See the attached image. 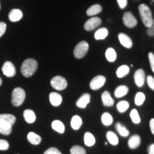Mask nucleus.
Instances as JSON below:
<instances>
[{
	"label": "nucleus",
	"mask_w": 154,
	"mask_h": 154,
	"mask_svg": "<svg viewBox=\"0 0 154 154\" xmlns=\"http://www.w3.org/2000/svg\"><path fill=\"white\" fill-rule=\"evenodd\" d=\"M38 68V63L35 59L29 58L24 61L21 66V73L26 78L32 76Z\"/></svg>",
	"instance_id": "obj_1"
},
{
	"label": "nucleus",
	"mask_w": 154,
	"mask_h": 154,
	"mask_svg": "<svg viewBox=\"0 0 154 154\" xmlns=\"http://www.w3.org/2000/svg\"><path fill=\"white\" fill-rule=\"evenodd\" d=\"M138 11H139L140 19H141L144 26L147 28L150 27L153 21L151 9L149 8V6L145 4H140L138 6Z\"/></svg>",
	"instance_id": "obj_2"
},
{
	"label": "nucleus",
	"mask_w": 154,
	"mask_h": 154,
	"mask_svg": "<svg viewBox=\"0 0 154 154\" xmlns=\"http://www.w3.org/2000/svg\"><path fill=\"white\" fill-rule=\"evenodd\" d=\"M25 97H26V93L23 88L20 87L15 88L11 94V103L14 106H19L24 103Z\"/></svg>",
	"instance_id": "obj_3"
},
{
	"label": "nucleus",
	"mask_w": 154,
	"mask_h": 154,
	"mask_svg": "<svg viewBox=\"0 0 154 154\" xmlns=\"http://www.w3.org/2000/svg\"><path fill=\"white\" fill-rule=\"evenodd\" d=\"M88 44L86 41L80 42L77 44L74 49V55L76 59H80L85 57L88 51Z\"/></svg>",
	"instance_id": "obj_4"
},
{
	"label": "nucleus",
	"mask_w": 154,
	"mask_h": 154,
	"mask_svg": "<svg viewBox=\"0 0 154 154\" xmlns=\"http://www.w3.org/2000/svg\"><path fill=\"white\" fill-rule=\"evenodd\" d=\"M51 85L57 91H62L67 87V81L61 76H56L51 80Z\"/></svg>",
	"instance_id": "obj_5"
},
{
	"label": "nucleus",
	"mask_w": 154,
	"mask_h": 154,
	"mask_svg": "<svg viewBox=\"0 0 154 154\" xmlns=\"http://www.w3.org/2000/svg\"><path fill=\"white\" fill-rule=\"evenodd\" d=\"M106 81V79L104 76H102V75L96 76L92 79L91 82H90V88L94 91L99 90V88H101L102 86L104 85Z\"/></svg>",
	"instance_id": "obj_6"
},
{
	"label": "nucleus",
	"mask_w": 154,
	"mask_h": 154,
	"mask_svg": "<svg viewBox=\"0 0 154 154\" xmlns=\"http://www.w3.org/2000/svg\"><path fill=\"white\" fill-rule=\"evenodd\" d=\"M123 22L128 28H134L138 24L137 19L130 11H126L124 13L123 16Z\"/></svg>",
	"instance_id": "obj_7"
},
{
	"label": "nucleus",
	"mask_w": 154,
	"mask_h": 154,
	"mask_svg": "<svg viewBox=\"0 0 154 154\" xmlns=\"http://www.w3.org/2000/svg\"><path fill=\"white\" fill-rule=\"evenodd\" d=\"M101 24V19L99 17H94L86 21L84 24V29L86 31H92L99 27Z\"/></svg>",
	"instance_id": "obj_8"
},
{
	"label": "nucleus",
	"mask_w": 154,
	"mask_h": 154,
	"mask_svg": "<svg viewBox=\"0 0 154 154\" xmlns=\"http://www.w3.org/2000/svg\"><path fill=\"white\" fill-rule=\"evenodd\" d=\"M2 70L4 75L7 77H9V78L14 76L16 74V69H15L14 65L11 61L5 62Z\"/></svg>",
	"instance_id": "obj_9"
},
{
	"label": "nucleus",
	"mask_w": 154,
	"mask_h": 154,
	"mask_svg": "<svg viewBox=\"0 0 154 154\" xmlns=\"http://www.w3.org/2000/svg\"><path fill=\"white\" fill-rule=\"evenodd\" d=\"M146 79V74L142 69L136 71L134 74V82L138 87H142L144 85Z\"/></svg>",
	"instance_id": "obj_10"
},
{
	"label": "nucleus",
	"mask_w": 154,
	"mask_h": 154,
	"mask_svg": "<svg viewBox=\"0 0 154 154\" xmlns=\"http://www.w3.org/2000/svg\"><path fill=\"white\" fill-rule=\"evenodd\" d=\"M119 40L121 44L127 49H131L133 47V42L128 35L124 33L119 34Z\"/></svg>",
	"instance_id": "obj_11"
},
{
	"label": "nucleus",
	"mask_w": 154,
	"mask_h": 154,
	"mask_svg": "<svg viewBox=\"0 0 154 154\" xmlns=\"http://www.w3.org/2000/svg\"><path fill=\"white\" fill-rule=\"evenodd\" d=\"M91 101V96L89 94H84L76 101V106L80 109H85Z\"/></svg>",
	"instance_id": "obj_12"
},
{
	"label": "nucleus",
	"mask_w": 154,
	"mask_h": 154,
	"mask_svg": "<svg viewBox=\"0 0 154 154\" xmlns=\"http://www.w3.org/2000/svg\"><path fill=\"white\" fill-rule=\"evenodd\" d=\"M101 100L103 105L106 107L113 106L114 104V100L111 97V94L108 91H105L101 95Z\"/></svg>",
	"instance_id": "obj_13"
},
{
	"label": "nucleus",
	"mask_w": 154,
	"mask_h": 154,
	"mask_svg": "<svg viewBox=\"0 0 154 154\" xmlns=\"http://www.w3.org/2000/svg\"><path fill=\"white\" fill-rule=\"evenodd\" d=\"M49 101L51 104L54 106H59L62 102V96L57 92H51L49 94Z\"/></svg>",
	"instance_id": "obj_14"
},
{
	"label": "nucleus",
	"mask_w": 154,
	"mask_h": 154,
	"mask_svg": "<svg viewBox=\"0 0 154 154\" xmlns=\"http://www.w3.org/2000/svg\"><path fill=\"white\" fill-rule=\"evenodd\" d=\"M23 17V13L20 9H14L11 10L9 14V19L12 22H17L20 21Z\"/></svg>",
	"instance_id": "obj_15"
},
{
	"label": "nucleus",
	"mask_w": 154,
	"mask_h": 154,
	"mask_svg": "<svg viewBox=\"0 0 154 154\" xmlns=\"http://www.w3.org/2000/svg\"><path fill=\"white\" fill-rule=\"evenodd\" d=\"M140 142H141L140 136L138 134H135L133 135L131 137L129 138L128 142V146L131 149H136L140 145Z\"/></svg>",
	"instance_id": "obj_16"
},
{
	"label": "nucleus",
	"mask_w": 154,
	"mask_h": 154,
	"mask_svg": "<svg viewBox=\"0 0 154 154\" xmlns=\"http://www.w3.org/2000/svg\"><path fill=\"white\" fill-rule=\"evenodd\" d=\"M12 131V126L4 120L0 119V134L9 136Z\"/></svg>",
	"instance_id": "obj_17"
},
{
	"label": "nucleus",
	"mask_w": 154,
	"mask_h": 154,
	"mask_svg": "<svg viewBox=\"0 0 154 154\" xmlns=\"http://www.w3.org/2000/svg\"><path fill=\"white\" fill-rule=\"evenodd\" d=\"M23 115H24V120L28 124H33V123H34V121H36V117L35 113H34V111L31 110V109H26L24 111Z\"/></svg>",
	"instance_id": "obj_18"
},
{
	"label": "nucleus",
	"mask_w": 154,
	"mask_h": 154,
	"mask_svg": "<svg viewBox=\"0 0 154 154\" xmlns=\"http://www.w3.org/2000/svg\"><path fill=\"white\" fill-rule=\"evenodd\" d=\"M27 140L32 145H38L42 142L41 136L34 132L29 133L27 135Z\"/></svg>",
	"instance_id": "obj_19"
},
{
	"label": "nucleus",
	"mask_w": 154,
	"mask_h": 154,
	"mask_svg": "<svg viewBox=\"0 0 154 154\" xmlns=\"http://www.w3.org/2000/svg\"><path fill=\"white\" fill-rule=\"evenodd\" d=\"M83 121L79 116L75 115L72 118L71 120V126L74 130H79L82 126Z\"/></svg>",
	"instance_id": "obj_20"
},
{
	"label": "nucleus",
	"mask_w": 154,
	"mask_h": 154,
	"mask_svg": "<svg viewBox=\"0 0 154 154\" xmlns=\"http://www.w3.org/2000/svg\"><path fill=\"white\" fill-rule=\"evenodd\" d=\"M101 11H102V7L101 5H94L87 9V11H86V14L89 17L95 16V15L100 14Z\"/></svg>",
	"instance_id": "obj_21"
},
{
	"label": "nucleus",
	"mask_w": 154,
	"mask_h": 154,
	"mask_svg": "<svg viewBox=\"0 0 154 154\" xmlns=\"http://www.w3.org/2000/svg\"><path fill=\"white\" fill-rule=\"evenodd\" d=\"M51 128H53L55 131L59 134H62L65 131V126L64 124L59 120H54L51 123Z\"/></svg>",
	"instance_id": "obj_22"
},
{
	"label": "nucleus",
	"mask_w": 154,
	"mask_h": 154,
	"mask_svg": "<svg viewBox=\"0 0 154 154\" xmlns=\"http://www.w3.org/2000/svg\"><path fill=\"white\" fill-rule=\"evenodd\" d=\"M109 35V30L106 28L103 27L98 29L94 34V38L96 40H103Z\"/></svg>",
	"instance_id": "obj_23"
},
{
	"label": "nucleus",
	"mask_w": 154,
	"mask_h": 154,
	"mask_svg": "<svg viewBox=\"0 0 154 154\" xmlns=\"http://www.w3.org/2000/svg\"><path fill=\"white\" fill-rule=\"evenodd\" d=\"M128 92V88L125 85L119 86L115 89L114 95L116 98H121L123 96H126Z\"/></svg>",
	"instance_id": "obj_24"
},
{
	"label": "nucleus",
	"mask_w": 154,
	"mask_h": 154,
	"mask_svg": "<svg viewBox=\"0 0 154 154\" xmlns=\"http://www.w3.org/2000/svg\"><path fill=\"white\" fill-rule=\"evenodd\" d=\"M84 143L86 146H88V147H91L93 146L96 143V139L95 137L94 136V135L90 132H86L85 134H84Z\"/></svg>",
	"instance_id": "obj_25"
},
{
	"label": "nucleus",
	"mask_w": 154,
	"mask_h": 154,
	"mask_svg": "<svg viewBox=\"0 0 154 154\" xmlns=\"http://www.w3.org/2000/svg\"><path fill=\"white\" fill-rule=\"evenodd\" d=\"M130 72V68L126 65L119 66L116 70V76L118 78H124Z\"/></svg>",
	"instance_id": "obj_26"
},
{
	"label": "nucleus",
	"mask_w": 154,
	"mask_h": 154,
	"mask_svg": "<svg viewBox=\"0 0 154 154\" xmlns=\"http://www.w3.org/2000/svg\"><path fill=\"white\" fill-rule=\"evenodd\" d=\"M106 138L109 143H110L111 145L116 146L119 144V138L117 135L114 132L109 131L106 134Z\"/></svg>",
	"instance_id": "obj_27"
},
{
	"label": "nucleus",
	"mask_w": 154,
	"mask_h": 154,
	"mask_svg": "<svg viewBox=\"0 0 154 154\" xmlns=\"http://www.w3.org/2000/svg\"><path fill=\"white\" fill-rule=\"evenodd\" d=\"M0 119L7 122L11 126L16 122V117L14 115L9 114V113H2V114H0Z\"/></svg>",
	"instance_id": "obj_28"
},
{
	"label": "nucleus",
	"mask_w": 154,
	"mask_h": 154,
	"mask_svg": "<svg viewBox=\"0 0 154 154\" xmlns=\"http://www.w3.org/2000/svg\"><path fill=\"white\" fill-rule=\"evenodd\" d=\"M115 127L117 132L119 133L120 136H123V137H127V136L129 135V131H128V130L124 126V125L121 124V123H117V124H116Z\"/></svg>",
	"instance_id": "obj_29"
},
{
	"label": "nucleus",
	"mask_w": 154,
	"mask_h": 154,
	"mask_svg": "<svg viewBox=\"0 0 154 154\" xmlns=\"http://www.w3.org/2000/svg\"><path fill=\"white\" fill-rule=\"evenodd\" d=\"M106 58L109 62H113L116 60L117 58V54L116 52V51L113 48H109L106 51Z\"/></svg>",
	"instance_id": "obj_30"
},
{
	"label": "nucleus",
	"mask_w": 154,
	"mask_h": 154,
	"mask_svg": "<svg viewBox=\"0 0 154 154\" xmlns=\"http://www.w3.org/2000/svg\"><path fill=\"white\" fill-rule=\"evenodd\" d=\"M113 117L110 113L108 112L103 113L101 116V122L104 126H110L113 124Z\"/></svg>",
	"instance_id": "obj_31"
},
{
	"label": "nucleus",
	"mask_w": 154,
	"mask_h": 154,
	"mask_svg": "<svg viewBox=\"0 0 154 154\" xmlns=\"http://www.w3.org/2000/svg\"><path fill=\"white\" fill-rule=\"evenodd\" d=\"M117 110H118L120 113H124L125 111L128 110L129 108V103L126 101H119L117 103Z\"/></svg>",
	"instance_id": "obj_32"
},
{
	"label": "nucleus",
	"mask_w": 154,
	"mask_h": 154,
	"mask_svg": "<svg viewBox=\"0 0 154 154\" xmlns=\"http://www.w3.org/2000/svg\"><path fill=\"white\" fill-rule=\"evenodd\" d=\"M146 100V96L145 94L142 92H138L136 94V96H135V104L136 106H141L144 103Z\"/></svg>",
	"instance_id": "obj_33"
},
{
	"label": "nucleus",
	"mask_w": 154,
	"mask_h": 154,
	"mask_svg": "<svg viewBox=\"0 0 154 154\" xmlns=\"http://www.w3.org/2000/svg\"><path fill=\"white\" fill-rule=\"evenodd\" d=\"M130 117L131 119V121L133 123L135 124H138L140 123V116L138 114V111L136 109H132L130 113Z\"/></svg>",
	"instance_id": "obj_34"
},
{
	"label": "nucleus",
	"mask_w": 154,
	"mask_h": 154,
	"mask_svg": "<svg viewBox=\"0 0 154 154\" xmlns=\"http://www.w3.org/2000/svg\"><path fill=\"white\" fill-rule=\"evenodd\" d=\"M71 154H86V150L80 146H74L70 150Z\"/></svg>",
	"instance_id": "obj_35"
},
{
	"label": "nucleus",
	"mask_w": 154,
	"mask_h": 154,
	"mask_svg": "<svg viewBox=\"0 0 154 154\" xmlns=\"http://www.w3.org/2000/svg\"><path fill=\"white\" fill-rule=\"evenodd\" d=\"M9 148V144L7 140L0 139V151H7Z\"/></svg>",
	"instance_id": "obj_36"
},
{
	"label": "nucleus",
	"mask_w": 154,
	"mask_h": 154,
	"mask_svg": "<svg viewBox=\"0 0 154 154\" xmlns=\"http://www.w3.org/2000/svg\"><path fill=\"white\" fill-rule=\"evenodd\" d=\"M44 154H62L59 149L55 147H51L44 152Z\"/></svg>",
	"instance_id": "obj_37"
},
{
	"label": "nucleus",
	"mask_w": 154,
	"mask_h": 154,
	"mask_svg": "<svg viewBox=\"0 0 154 154\" xmlns=\"http://www.w3.org/2000/svg\"><path fill=\"white\" fill-rule=\"evenodd\" d=\"M147 83L149 85V88L151 90L154 91V78L152 76H147Z\"/></svg>",
	"instance_id": "obj_38"
},
{
	"label": "nucleus",
	"mask_w": 154,
	"mask_h": 154,
	"mask_svg": "<svg viewBox=\"0 0 154 154\" xmlns=\"http://www.w3.org/2000/svg\"><path fill=\"white\" fill-rule=\"evenodd\" d=\"M149 60L150 63V66H151V70L154 73V54L152 52L149 53Z\"/></svg>",
	"instance_id": "obj_39"
},
{
	"label": "nucleus",
	"mask_w": 154,
	"mask_h": 154,
	"mask_svg": "<svg viewBox=\"0 0 154 154\" xmlns=\"http://www.w3.org/2000/svg\"><path fill=\"white\" fill-rule=\"evenodd\" d=\"M7 30V24L6 23L1 22H0V38L2 36Z\"/></svg>",
	"instance_id": "obj_40"
},
{
	"label": "nucleus",
	"mask_w": 154,
	"mask_h": 154,
	"mask_svg": "<svg viewBox=\"0 0 154 154\" xmlns=\"http://www.w3.org/2000/svg\"><path fill=\"white\" fill-rule=\"evenodd\" d=\"M146 33H147L148 36H151V37H153L154 36V19H153V23H152V24L151 25V26L147 29V32H146Z\"/></svg>",
	"instance_id": "obj_41"
},
{
	"label": "nucleus",
	"mask_w": 154,
	"mask_h": 154,
	"mask_svg": "<svg viewBox=\"0 0 154 154\" xmlns=\"http://www.w3.org/2000/svg\"><path fill=\"white\" fill-rule=\"evenodd\" d=\"M117 2H118L119 7L121 9H124L126 7L127 4H128V0H116Z\"/></svg>",
	"instance_id": "obj_42"
},
{
	"label": "nucleus",
	"mask_w": 154,
	"mask_h": 154,
	"mask_svg": "<svg viewBox=\"0 0 154 154\" xmlns=\"http://www.w3.org/2000/svg\"><path fill=\"white\" fill-rule=\"evenodd\" d=\"M149 126H150V129H151V133L154 135V119H151V120H150Z\"/></svg>",
	"instance_id": "obj_43"
},
{
	"label": "nucleus",
	"mask_w": 154,
	"mask_h": 154,
	"mask_svg": "<svg viewBox=\"0 0 154 154\" xmlns=\"http://www.w3.org/2000/svg\"><path fill=\"white\" fill-rule=\"evenodd\" d=\"M148 153L154 154V143H152L148 147Z\"/></svg>",
	"instance_id": "obj_44"
},
{
	"label": "nucleus",
	"mask_w": 154,
	"mask_h": 154,
	"mask_svg": "<svg viewBox=\"0 0 154 154\" xmlns=\"http://www.w3.org/2000/svg\"><path fill=\"white\" fill-rule=\"evenodd\" d=\"M2 78L0 77V86H2Z\"/></svg>",
	"instance_id": "obj_45"
},
{
	"label": "nucleus",
	"mask_w": 154,
	"mask_h": 154,
	"mask_svg": "<svg viewBox=\"0 0 154 154\" xmlns=\"http://www.w3.org/2000/svg\"><path fill=\"white\" fill-rule=\"evenodd\" d=\"M151 1L153 3H154V0H151Z\"/></svg>",
	"instance_id": "obj_46"
},
{
	"label": "nucleus",
	"mask_w": 154,
	"mask_h": 154,
	"mask_svg": "<svg viewBox=\"0 0 154 154\" xmlns=\"http://www.w3.org/2000/svg\"><path fill=\"white\" fill-rule=\"evenodd\" d=\"M0 9H1V3H0Z\"/></svg>",
	"instance_id": "obj_47"
},
{
	"label": "nucleus",
	"mask_w": 154,
	"mask_h": 154,
	"mask_svg": "<svg viewBox=\"0 0 154 154\" xmlns=\"http://www.w3.org/2000/svg\"><path fill=\"white\" fill-rule=\"evenodd\" d=\"M136 2H137V1H139V0H136Z\"/></svg>",
	"instance_id": "obj_48"
},
{
	"label": "nucleus",
	"mask_w": 154,
	"mask_h": 154,
	"mask_svg": "<svg viewBox=\"0 0 154 154\" xmlns=\"http://www.w3.org/2000/svg\"><path fill=\"white\" fill-rule=\"evenodd\" d=\"M17 154H18V153H17Z\"/></svg>",
	"instance_id": "obj_49"
}]
</instances>
